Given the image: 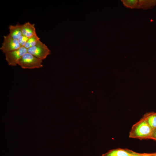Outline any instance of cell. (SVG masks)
Returning a JSON list of instances; mask_svg holds the SVG:
<instances>
[{
    "mask_svg": "<svg viewBox=\"0 0 156 156\" xmlns=\"http://www.w3.org/2000/svg\"><path fill=\"white\" fill-rule=\"evenodd\" d=\"M42 60L27 52L18 60V64L23 69L38 68L43 67Z\"/></svg>",
    "mask_w": 156,
    "mask_h": 156,
    "instance_id": "7a4b0ae2",
    "label": "cell"
},
{
    "mask_svg": "<svg viewBox=\"0 0 156 156\" xmlns=\"http://www.w3.org/2000/svg\"><path fill=\"white\" fill-rule=\"evenodd\" d=\"M21 46L17 40L13 39L9 34L3 36V40L0 50L4 53L16 50Z\"/></svg>",
    "mask_w": 156,
    "mask_h": 156,
    "instance_id": "5b68a950",
    "label": "cell"
},
{
    "mask_svg": "<svg viewBox=\"0 0 156 156\" xmlns=\"http://www.w3.org/2000/svg\"><path fill=\"white\" fill-rule=\"evenodd\" d=\"M126 150L131 156H156L154 154V153H139L127 148H126Z\"/></svg>",
    "mask_w": 156,
    "mask_h": 156,
    "instance_id": "4fadbf2b",
    "label": "cell"
},
{
    "mask_svg": "<svg viewBox=\"0 0 156 156\" xmlns=\"http://www.w3.org/2000/svg\"><path fill=\"white\" fill-rule=\"evenodd\" d=\"M40 38L37 36L36 33V34L29 38L24 47L27 49L34 46L39 42L40 40Z\"/></svg>",
    "mask_w": 156,
    "mask_h": 156,
    "instance_id": "8fae6325",
    "label": "cell"
},
{
    "mask_svg": "<svg viewBox=\"0 0 156 156\" xmlns=\"http://www.w3.org/2000/svg\"><path fill=\"white\" fill-rule=\"evenodd\" d=\"M9 33L8 34L13 39L18 40L22 35V25L17 24L16 25H10L9 27Z\"/></svg>",
    "mask_w": 156,
    "mask_h": 156,
    "instance_id": "52a82bcc",
    "label": "cell"
},
{
    "mask_svg": "<svg viewBox=\"0 0 156 156\" xmlns=\"http://www.w3.org/2000/svg\"><path fill=\"white\" fill-rule=\"evenodd\" d=\"M138 0H122L123 5L126 8L131 9H136Z\"/></svg>",
    "mask_w": 156,
    "mask_h": 156,
    "instance_id": "7c38bea8",
    "label": "cell"
},
{
    "mask_svg": "<svg viewBox=\"0 0 156 156\" xmlns=\"http://www.w3.org/2000/svg\"><path fill=\"white\" fill-rule=\"evenodd\" d=\"M22 35L28 38H30L36 34L34 24L29 22L25 23L22 25Z\"/></svg>",
    "mask_w": 156,
    "mask_h": 156,
    "instance_id": "8992f818",
    "label": "cell"
},
{
    "mask_svg": "<svg viewBox=\"0 0 156 156\" xmlns=\"http://www.w3.org/2000/svg\"><path fill=\"white\" fill-rule=\"evenodd\" d=\"M27 52V49L22 47L16 50L5 53V59L9 65L16 66L18 60Z\"/></svg>",
    "mask_w": 156,
    "mask_h": 156,
    "instance_id": "277c9868",
    "label": "cell"
},
{
    "mask_svg": "<svg viewBox=\"0 0 156 156\" xmlns=\"http://www.w3.org/2000/svg\"><path fill=\"white\" fill-rule=\"evenodd\" d=\"M153 130L143 117L132 126L129 133V137L140 140L150 139Z\"/></svg>",
    "mask_w": 156,
    "mask_h": 156,
    "instance_id": "6da1fadb",
    "label": "cell"
},
{
    "mask_svg": "<svg viewBox=\"0 0 156 156\" xmlns=\"http://www.w3.org/2000/svg\"><path fill=\"white\" fill-rule=\"evenodd\" d=\"M27 52L42 60L46 59L51 53L48 47L40 40L34 46L27 49Z\"/></svg>",
    "mask_w": 156,
    "mask_h": 156,
    "instance_id": "3957f363",
    "label": "cell"
},
{
    "mask_svg": "<svg viewBox=\"0 0 156 156\" xmlns=\"http://www.w3.org/2000/svg\"><path fill=\"white\" fill-rule=\"evenodd\" d=\"M154 154L156 155V152L154 153Z\"/></svg>",
    "mask_w": 156,
    "mask_h": 156,
    "instance_id": "2e32d148",
    "label": "cell"
},
{
    "mask_svg": "<svg viewBox=\"0 0 156 156\" xmlns=\"http://www.w3.org/2000/svg\"><path fill=\"white\" fill-rule=\"evenodd\" d=\"M101 156H131L127 152L126 148H120L113 149L102 154Z\"/></svg>",
    "mask_w": 156,
    "mask_h": 156,
    "instance_id": "9c48e42d",
    "label": "cell"
},
{
    "mask_svg": "<svg viewBox=\"0 0 156 156\" xmlns=\"http://www.w3.org/2000/svg\"><path fill=\"white\" fill-rule=\"evenodd\" d=\"M150 139L156 141V128L153 129Z\"/></svg>",
    "mask_w": 156,
    "mask_h": 156,
    "instance_id": "9a60e30c",
    "label": "cell"
},
{
    "mask_svg": "<svg viewBox=\"0 0 156 156\" xmlns=\"http://www.w3.org/2000/svg\"><path fill=\"white\" fill-rule=\"evenodd\" d=\"M29 38L22 35L18 38L17 40L21 47H24Z\"/></svg>",
    "mask_w": 156,
    "mask_h": 156,
    "instance_id": "5bb4252c",
    "label": "cell"
},
{
    "mask_svg": "<svg viewBox=\"0 0 156 156\" xmlns=\"http://www.w3.org/2000/svg\"><path fill=\"white\" fill-rule=\"evenodd\" d=\"M156 5V0H138L136 9L147 10Z\"/></svg>",
    "mask_w": 156,
    "mask_h": 156,
    "instance_id": "ba28073f",
    "label": "cell"
},
{
    "mask_svg": "<svg viewBox=\"0 0 156 156\" xmlns=\"http://www.w3.org/2000/svg\"><path fill=\"white\" fill-rule=\"evenodd\" d=\"M143 117L153 129L156 128V112L146 113Z\"/></svg>",
    "mask_w": 156,
    "mask_h": 156,
    "instance_id": "30bf717a",
    "label": "cell"
}]
</instances>
